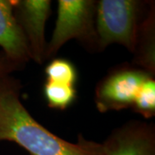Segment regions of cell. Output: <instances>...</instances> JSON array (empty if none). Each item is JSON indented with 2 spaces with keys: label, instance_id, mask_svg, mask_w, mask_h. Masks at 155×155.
I'll list each match as a JSON object with an SVG mask.
<instances>
[{
  "label": "cell",
  "instance_id": "obj_1",
  "mask_svg": "<svg viewBox=\"0 0 155 155\" xmlns=\"http://www.w3.org/2000/svg\"><path fill=\"white\" fill-rule=\"evenodd\" d=\"M21 89L12 75L0 79V142H14L30 155H104L103 143L82 135L70 142L40 124L21 101Z\"/></svg>",
  "mask_w": 155,
  "mask_h": 155
},
{
  "label": "cell",
  "instance_id": "obj_2",
  "mask_svg": "<svg viewBox=\"0 0 155 155\" xmlns=\"http://www.w3.org/2000/svg\"><path fill=\"white\" fill-rule=\"evenodd\" d=\"M145 2L137 0H100L97 2L96 32L98 49L117 43L134 54L145 15Z\"/></svg>",
  "mask_w": 155,
  "mask_h": 155
},
{
  "label": "cell",
  "instance_id": "obj_3",
  "mask_svg": "<svg viewBox=\"0 0 155 155\" xmlns=\"http://www.w3.org/2000/svg\"><path fill=\"white\" fill-rule=\"evenodd\" d=\"M97 1L59 0L55 28L47 44L45 60L57 54L67 41L78 40L90 49H97L96 32Z\"/></svg>",
  "mask_w": 155,
  "mask_h": 155
},
{
  "label": "cell",
  "instance_id": "obj_4",
  "mask_svg": "<svg viewBox=\"0 0 155 155\" xmlns=\"http://www.w3.org/2000/svg\"><path fill=\"white\" fill-rule=\"evenodd\" d=\"M150 77L153 75L135 66L116 68L104 78L96 87L97 109L104 113L132 107L139 89Z\"/></svg>",
  "mask_w": 155,
  "mask_h": 155
},
{
  "label": "cell",
  "instance_id": "obj_5",
  "mask_svg": "<svg viewBox=\"0 0 155 155\" xmlns=\"http://www.w3.org/2000/svg\"><path fill=\"white\" fill-rule=\"evenodd\" d=\"M51 5L49 0H14L13 5L14 16L25 37L30 58L40 65L45 61V26Z\"/></svg>",
  "mask_w": 155,
  "mask_h": 155
},
{
  "label": "cell",
  "instance_id": "obj_6",
  "mask_svg": "<svg viewBox=\"0 0 155 155\" xmlns=\"http://www.w3.org/2000/svg\"><path fill=\"white\" fill-rule=\"evenodd\" d=\"M103 143L104 155H155V127L130 121L112 131Z\"/></svg>",
  "mask_w": 155,
  "mask_h": 155
},
{
  "label": "cell",
  "instance_id": "obj_7",
  "mask_svg": "<svg viewBox=\"0 0 155 155\" xmlns=\"http://www.w3.org/2000/svg\"><path fill=\"white\" fill-rule=\"evenodd\" d=\"M14 0H0V47L11 61L26 66L31 60L28 45L13 11Z\"/></svg>",
  "mask_w": 155,
  "mask_h": 155
},
{
  "label": "cell",
  "instance_id": "obj_8",
  "mask_svg": "<svg viewBox=\"0 0 155 155\" xmlns=\"http://www.w3.org/2000/svg\"><path fill=\"white\" fill-rule=\"evenodd\" d=\"M154 9L148 10L139 30L135 48V67L154 75Z\"/></svg>",
  "mask_w": 155,
  "mask_h": 155
},
{
  "label": "cell",
  "instance_id": "obj_9",
  "mask_svg": "<svg viewBox=\"0 0 155 155\" xmlns=\"http://www.w3.org/2000/svg\"><path fill=\"white\" fill-rule=\"evenodd\" d=\"M44 96L50 108L62 110L75 101L77 91L72 85L47 81L44 86Z\"/></svg>",
  "mask_w": 155,
  "mask_h": 155
},
{
  "label": "cell",
  "instance_id": "obj_10",
  "mask_svg": "<svg viewBox=\"0 0 155 155\" xmlns=\"http://www.w3.org/2000/svg\"><path fill=\"white\" fill-rule=\"evenodd\" d=\"M47 81L72 85L77 81V70L71 61L66 59H54L45 68Z\"/></svg>",
  "mask_w": 155,
  "mask_h": 155
},
{
  "label": "cell",
  "instance_id": "obj_11",
  "mask_svg": "<svg viewBox=\"0 0 155 155\" xmlns=\"http://www.w3.org/2000/svg\"><path fill=\"white\" fill-rule=\"evenodd\" d=\"M134 111L146 119H150L155 115V80L153 77L148 78L139 89L133 105Z\"/></svg>",
  "mask_w": 155,
  "mask_h": 155
},
{
  "label": "cell",
  "instance_id": "obj_12",
  "mask_svg": "<svg viewBox=\"0 0 155 155\" xmlns=\"http://www.w3.org/2000/svg\"><path fill=\"white\" fill-rule=\"evenodd\" d=\"M24 67V65L11 61L2 51L0 52V79L11 75L12 72L22 70Z\"/></svg>",
  "mask_w": 155,
  "mask_h": 155
}]
</instances>
